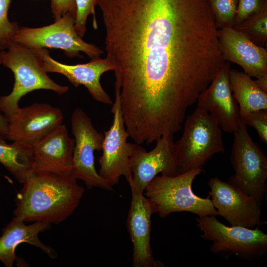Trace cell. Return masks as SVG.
<instances>
[{
    "label": "cell",
    "instance_id": "cell-1",
    "mask_svg": "<svg viewBox=\"0 0 267 267\" xmlns=\"http://www.w3.org/2000/svg\"><path fill=\"white\" fill-rule=\"evenodd\" d=\"M125 124L178 131L225 62L207 0H98Z\"/></svg>",
    "mask_w": 267,
    "mask_h": 267
},
{
    "label": "cell",
    "instance_id": "cell-2",
    "mask_svg": "<svg viewBox=\"0 0 267 267\" xmlns=\"http://www.w3.org/2000/svg\"><path fill=\"white\" fill-rule=\"evenodd\" d=\"M71 175L32 171L17 194L15 219L59 224L78 206L85 189Z\"/></svg>",
    "mask_w": 267,
    "mask_h": 267
},
{
    "label": "cell",
    "instance_id": "cell-3",
    "mask_svg": "<svg viewBox=\"0 0 267 267\" xmlns=\"http://www.w3.org/2000/svg\"><path fill=\"white\" fill-rule=\"evenodd\" d=\"M2 64L10 69L14 77L11 92L0 96V112L6 119L17 112L20 99L32 91L51 90L61 95L69 89L68 86L58 85L49 78L33 49L14 42L3 50Z\"/></svg>",
    "mask_w": 267,
    "mask_h": 267
},
{
    "label": "cell",
    "instance_id": "cell-4",
    "mask_svg": "<svg viewBox=\"0 0 267 267\" xmlns=\"http://www.w3.org/2000/svg\"><path fill=\"white\" fill-rule=\"evenodd\" d=\"M202 171V169H196L174 176H156L143 192L154 213L163 218L181 212L194 214L198 217L218 216L211 199L199 197L192 191V183Z\"/></svg>",
    "mask_w": 267,
    "mask_h": 267
},
{
    "label": "cell",
    "instance_id": "cell-5",
    "mask_svg": "<svg viewBox=\"0 0 267 267\" xmlns=\"http://www.w3.org/2000/svg\"><path fill=\"white\" fill-rule=\"evenodd\" d=\"M175 143L179 173L202 169L215 154L225 150L217 121L197 107L186 117L182 135Z\"/></svg>",
    "mask_w": 267,
    "mask_h": 267
},
{
    "label": "cell",
    "instance_id": "cell-6",
    "mask_svg": "<svg viewBox=\"0 0 267 267\" xmlns=\"http://www.w3.org/2000/svg\"><path fill=\"white\" fill-rule=\"evenodd\" d=\"M233 134L230 160L234 174L227 181L261 204L267 191V158L253 141L242 119Z\"/></svg>",
    "mask_w": 267,
    "mask_h": 267
},
{
    "label": "cell",
    "instance_id": "cell-7",
    "mask_svg": "<svg viewBox=\"0 0 267 267\" xmlns=\"http://www.w3.org/2000/svg\"><path fill=\"white\" fill-rule=\"evenodd\" d=\"M196 221L203 232L201 237L212 242L210 249L214 254L234 255L255 261L267 253V234L258 227L228 226L214 216L198 217Z\"/></svg>",
    "mask_w": 267,
    "mask_h": 267
},
{
    "label": "cell",
    "instance_id": "cell-8",
    "mask_svg": "<svg viewBox=\"0 0 267 267\" xmlns=\"http://www.w3.org/2000/svg\"><path fill=\"white\" fill-rule=\"evenodd\" d=\"M75 16L67 13L48 26L19 28L13 42L32 49H60L70 57H81L80 52L91 59L99 57L103 50L83 40L75 29Z\"/></svg>",
    "mask_w": 267,
    "mask_h": 267
},
{
    "label": "cell",
    "instance_id": "cell-9",
    "mask_svg": "<svg viewBox=\"0 0 267 267\" xmlns=\"http://www.w3.org/2000/svg\"><path fill=\"white\" fill-rule=\"evenodd\" d=\"M71 123L75 141L71 175L76 179L83 180L88 189L98 187L113 190L95 168L94 151L102 150L103 134L96 130L90 118L80 108L73 111Z\"/></svg>",
    "mask_w": 267,
    "mask_h": 267
},
{
    "label": "cell",
    "instance_id": "cell-10",
    "mask_svg": "<svg viewBox=\"0 0 267 267\" xmlns=\"http://www.w3.org/2000/svg\"><path fill=\"white\" fill-rule=\"evenodd\" d=\"M115 98L111 113L113 121L108 130L104 131L102 154L99 159V175L113 186L118 183L121 176L127 179L132 177L130 161L133 143L128 142L126 130L121 109L120 87L115 83Z\"/></svg>",
    "mask_w": 267,
    "mask_h": 267
},
{
    "label": "cell",
    "instance_id": "cell-11",
    "mask_svg": "<svg viewBox=\"0 0 267 267\" xmlns=\"http://www.w3.org/2000/svg\"><path fill=\"white\" fill-rule=\"evenodd\" d=\"M174 134L164 135L156 141L155 147L147 152L140 145L133 143L130 166V179L141 192L159 174L174 176L179 174Z\"/></svg>",
    "mask_w": 267,
    "mask_h": 267
},
{
    "label": "cell",
    "instance_id": "cell-12",
    "mask_svg": "<svg viewBox=\"0 0 267 267\" xmlns=\"http://www.w3.org/2000/svg\"><path fill=\"white\" fill-rule=\"evenodd\" d=\"M208 184L218 215L230 225L254 229L262 224L261 204L255 198L218 177L211 178Z\"/></svg>",
    "mask_w": 267,
    "mask_h": 267
},
{
    "label": "cell",
    "instance_id": "cell-13",
    "mask_svg": "<svg viewBox=\"0 0 267 267\" xmlns=\"http://www.w3.org/2000/svg\"><path fill=\"white\" fill-rule=\"evenodd\" d=\"M7 120L8 128L5 139L33 148L44 137L62 124L63 115L58 107L36 102L19 107Z\"/></svg>",
    "mask_w": 267,
    "mask_h": 267
},
{
    "label": "cell",
    "instance_id": "cell-14",
    "mask_svg": "<svg viewBox=\"0 0 267 267\" xmlns=\"http://www.w3.org/2000/svg\"><path fill=\"white\" fill-rule=\"evenodd\" d=\"M132 199L127 220V226L133 245L134 267H163L154 259L150 245L151 218L154 214L152 205L143 192L130 179L127 180Z\"/></svg>",
    "mask_w": 267,
    "mask_h": 267
},
{
    "label": "cell",
    "instance_id": "cell-15",
    "mask_svg": "<svg viewBox=\"0 0 267 267\" xmlns=\"http://www.w3.org/2000/svg\"><path fill=\"white\" fill-rule=\"evenodd\" d=\"M230 65L225 61L208 88L198 96L197 108L204 110L217 121L222 131L233 133L241 119L239 106L230 86Z\"/></svg>",
    "mask_w": 267,
    "mask_h": 267
},
{
    "label": "cell",
    "instance_id": "cell-16",
    "mask_svg": "<svg viewBox=\"0 0 267 267\" xmlns=\"http://www.w3.org/2000/svg\"><path fill=\"white\" fill-rule=\"evenodd\" d=\"M32 49L40 58L46 73L62 74L75 87L81 85L85 86L96 101L105 104L113 103L110 96L103 89L100 82L103 74L114 70L113 66L106 57H95L84 64L67 65L53 59L45 48Z\"/></svg>",
    "mask_w": 267,
    "mask_h": 267
},
{
    "label": "cell",
    "instance_id": "cell-17",
    "mask_svg": "<svg viewBox=\"0 0 267 267\" xmlns=\"http://www.w3.org/2000/svg\"><path fill=\"white\" fill-rule=\"evenodd\" d=\"M220 51L225 61L240 66L251 77L267 74V50L233 27L218 29Z\"/></svg>",
    "mask_w": 267,
    "mask_h": 267
},
{
    "label": "cell",
    "instance_id": "cell-18",
    "mask_svg": "<svg viewBox=\"0 0 267 267\" xmlns=\"http://www.w3.org/2000/svg\"><path fill=\"white\" fill-rule=\"evenodd\" d=\"M75 144L66 125H60L33 147V171L71 175Z\"/></svg>",
    "mask_w": 267,
    "mask_h": 267
},
{
    "label": "cell",
    "instance_id": "cell-19",
    "mask_svg": "<svg viewBox=\"0 0 267 267\" xmlns=\"http://www.w3.org/2000/svg\"><path fill=\"white\" fill-rule=\"evenodd\" d=\"M50 224L35 222L26 225L23 221L13 218L2 229L0 237V261L7 267L13 266L17 259L16 247L22 243H28L41 249L50 258H56L57 254L50 246L42 243L39 238V233L49 228Z\"/></svg>",
    "mask_w": 267,
    "mask_h": 267
},
{
    "label": "cell",
    "instance_id": "cell-20",
    "mask_svg": "<svg viewBox=\"0 0 267 267\" xmlns=\"http://www.w3.org/2000/svg\"><path fill=\"white\" fill-rule=\"evenodd\" d=\"M229 80L241 117L251 112L267 110V92L260 89L251 77L244 72L230 69Z\"/></svg>",
    "mask_w": 267,
    "mask_h": 267
},
{
    "label": "cell",
    "instance_id": "cell-21",
    "mask_svg": "<svg viewBox=\"0 0 267 267\" xmlns=\"http://www.w3.org/2000/svg\"><path fill=\"white\" fill-rule=\"evenodd\" d=\"M0 134V163L17 181L23 183L33 171V148L16 141L8 144Z\"/></svg>",
    "mask_w": 267,
    "mask_h": 267
},
{
    "label": "cell",
    "instance_id": "cell-22",
    "mask_svg": "<svg viewBox=\"0 0 267 267\" xmlns=\"http://www.w3.org/2000/svg\"><path fill=\"white\" fill-rule=\"evenodd\" d=\"M233 28L242 33L257 45L264 47L267 41V4Z\"/></svg>",
    "mask_w": 267,
    "mask_h": 267
},
{
    "label": "cell",
    "instance_id": "cell-23",
    "mask_svg": "<svg viewBox=\"0 0 267 267\" xmlns=\"http://www.w3.org/2000/svg\"><path fill=\"white\" fill-rule=\"evenodd\" d=\"M218 29L233 27L238 0H207Z\"/></svg>",
    "mask_w": 267,
    "mask_h": 267
},
{
    "label": "cell",
    "instance_id": "cell-24",
    "mask_svg": "<svg viewBox=\"0 0 267 267\" xmlns=\"http://www.w3.org/2000/svg\"><path fill=\"white\" fill-rule=\"evenodd\" d=\"M11 0H0V51L6 50L13 42L19 27L8 19V11Z\"/></svg>",
    "mask_w": 267,
    "mask_h": 267
},
{
    "label": "cell",
    "instance_id": "cell-25",
    "mask_svg": "<svg viewBox=\"0 0 267 267\" xmlns=\"http://www.w3.org/2000/svg\"><path fill=\"white\" fill-rule=\"evenodd\" d=\"M98 0H76V17L74 25L78 34L83 38L85 35L87 18L89 15L93 16L92 26L97 28L95 13V6Z\"/></svg>",
    "mask_w": 267,
    "mask_h": 267
},
{
    "label": "cell",
    "instance_id": "cell-26",
    "mask_svg": "<svg viewBox=\"0 0 267 267\" xmlns=\"http://www.w3.org/2000/svg\"><path fill=\"white\" fill-rule=\"evenodd\" d=\"M241 118L247 126L252 127L256 130L262 142L267 143V110L251 112Z\"/></svg>",
    "mask_w": 267,
    "mask_h": 267
},
{
    "label": "cell",
    "instance_id": "cell-27",
    "mask_svg": "<svg viewBox=\"0 0 267 267\" xmlns=\"http://www.w3.org/2000/svg\"><path fill=\"white\" fill-rule=\"evenodd\" d=\"M267 4V0H238L233 27L241 24Z\"/></svg>",
    "mask_w": 267,
    "mask_h": 267
},
{
    "label": "cell",
    "instance_id": "cell-28",
    "mask_svg": "<svg viewBox=\"0 0 267 267\" xmlns=\"http://www.w3.org/2000/svg\"><path fill=\"white\" fill-rule=\"evenodd\" d=\"M51 12L54 20L60 19L69 13L76 17V0H50Z\"/></svg>",
    "mask_w": 267,
    "mask_h": 267
},
{
    "label": "cell",
    "instance_id": "cell-29",
    "mask_svg": "<svg viewBox=\"0 0 267 267\" xmlns=\"http://www.w3.org/2000/svg\"><path fill=\"white\" fill-rule=\"evenodd\" d=\"M8 121L4 116L0 112V134L4 137L8 132Z\"/></svg>",
    "mask_w": 267,
    "mask_h": 267
},
{
    "label": "cell",
    "instance_id": "cell-30",
    "mask_svg": "<svg viewBox=\"0 0 267 267\" xmlns=\"http://www.w3.org/2000/svg\"><path fill=\"white\" fill-rule=\"evenodd\" d=\"M254 81L260 89L267 92V74L257 78Z\"/></svg>",
    "mask_w": 267,
    "mask_h": 267
},
{
    "label": "cell",
    "instance_id": "cell-31",
    "mask_svg": "<svg viewBox=\"0 0 267 267\" xmlns=\"http://www.w3.org/2000/svg\"><path fill=\"white\" fill-rule=\"evenodd\" d=\"M3 54V50L0 51V65L2 64V63Z\"/></svg>",
    "mask_w": 267,
    "mask_h": 267
}]
</instances>
